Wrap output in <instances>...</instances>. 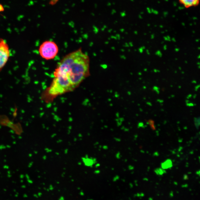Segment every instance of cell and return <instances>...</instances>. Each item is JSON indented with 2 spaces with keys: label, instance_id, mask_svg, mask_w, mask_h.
Segmentation results:
<instances>
[{
  "label": "cell",
  "instance_id": "52a82bcc",
  "mask_svg": "<svg viewBox=\"0 0 200 200\" xmlns=\"http://www.w3.org/2000/svg\"><path fill=\"white\" fill-rule=\"evenodd\" d=\"M194 121L195 125L197 129H198L200 126L199 118H195Z\"/></svg>",
  "mask_w": 200,
  "mask_h": 200
},
{
  "label": "cell",
  "instance_id": "8992f818",
  "mask_svg": "<svg viewBox=\"0 0 200 200\" xmlns=\"http://www.w3.org/2000/svg\"><path fill=\"white\" fill-rule=\"evenodd\" d=\"M155 172L157 175H162L165 173L166 172L165 170L162 169V168H159L155 169Z\"/></svg>",
  "mask_w": 200,
  "mask_h": 200
},
{
  "label": "cell",
  "instance_id": "ba28073f",
  "mask_svg": "<svg viewBox=\"0 0 200 200\" xmlns=\"http://www.w3.org/2000/svg\"><path fill=\"white\" fill-rule=\"evenodd\" d=\"M4 11V8L3 6L0 3V13L3 12Z\"/></svg>",
  "mask_w": 200,
  "mask_h": 200
},
{
  "label": "cell",
  "instance_id": "6da1fadb",
  "mask_svg": "<svg viewBox=\"0 0 200 200\" xmlns=\"http://www.w3.org/2000/svg\"><path fill=\"white\" fill-rule=\"evenodd\" d=\"M90 66L89 57L81 48L66 55L55 69L53 80L43 92V99L51 102L58 96L74 91L89 76Z\"/></svg>",
  "mask_w": 200,
  "mask_h": 200
},
{
  "label": "cell",
  "instance_id": "5b68a950",
  "mask_svg": "<svg viewBox=\"0 0 200 200\" xmlns=\"http://www.w3.org/2000/svg\"><path fill=\"white\" fill-rule=\"evenodd\" d=\"M172 163L171 160L168 159L161 163L162 169H170L172 167Z\"/></svg>",
  "mask_w": 200,
  "mask_h": 200
},
{
  "label": "cell",
  "instance_id": "7a4b0ae2",
  "mask_svg": "<svg viewBox=\"0 0 200 200\" xmlns=\"http://www.w3.org/2000/svg\"><path fill=\"white\" fill-rule=\"evenodd\" d=\"M59 49L55 42L46 41L41 44L39 48L40 56L46 60L54 59L58 54Z\"/></svg>",
  "mask_w": 200,
  "mask_h": 200
},
{
  "label": "cell",
  "instance_id": "277c9868",
  "mask_svg": "<svg viewBox=\"0 0 200 200\" xmlns=\"http://www.w3.org/2000/svg\"><path fill=\"white\" fill-rule=\"evenodd\" d=\"M180 4L185 8H189L196 7L199 4L200 0H179Z\"/></svg>",
  "mask_w": 200,
  "mask_h": 200
},
{
  "label": "cell",
  "instance_id": "3957f363",
  "mask_svg": "<svg viewBox=\"0 0 200 200\" xmlns=\"http://www.w3.org/2000/svg\"><path fill=\"white\" fill-rule=\"evenodd\" d=\"M11 52L7 42L0 39V70L7 64L10 57Z\"/></svg>",
  "mask_w": 200,
  "mask_h": 200
}]
</instances>
